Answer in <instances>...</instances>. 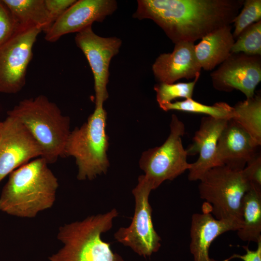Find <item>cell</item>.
I'll return each instance as SVG.
<instances>
[{"mask_svg": "<svg viewBox=\"0 0 261 261\" xmlns=\"http://www.w3.org/2000/svg\"><path fill=\"white\" fill-rule=\"evenodd\" d=\"M243 0H139L133 17L153 20L176 44L194 42L230 25Z\"/></svg>", "mask_w": 261, "mask_h": 261, "instance_id": "1", "label": "cell"}, {"mask_svg": "<svg viewBox=\"0 0 261 261\" xmlns=\"http://www.w3.org/2000/svg\"><path fill=\"white\" fill-rule=\"evenodd\" d=\"M76 1L75 0H44L45 7L51 16L53 24Z\"/></svg>", "mask_w": 261, "mask_h": 261, "instance_id": "28", "label": "cell"}, {"mask_svg": "<svg viewBox=\"0 0 261 261\" xmlns=\"http://www.w3.org/2000/svg\"><path fill=\"white\" fill-rule=\"evenodd\" d=\"M42 157L9 174L0 196V211L11 216L33 218L52 207L58 180Z\"/></svg>", "mask_w": 261, "mask_h": 261, "instance_id": "2", "label": "cell"}, {"mask_svg": "<svg viewBox=\"0 0 261 261\" xmlns=\"http://www.w3.org/2000/svg\"><path fill=\"white\" fill-rule=\"evenodd\" d=\"M114 208L105 214L87 217L81 221L65 224L58 229V239L63 246L49 257L50 261H124L102 239L113 226L118 216Z\"/></svg>", "mask_w": 261, "mask_h": 261, "instance_id": "4", "label": "cell"}, {"mask_svg": "<svg viewBox=\"0 0 261 261\" xmlns=\"http://www.w3.org/2000/svg\"><path fill=\"white\" fill-rule=\"evenodd\" d=\"M152 190L144 175L139 176L137 185L132 191L135 210L131 222L128 227L120 228L114 234L118 242L145 257L157 252L161 246V238L153 226L152 209L149 202Z\"/></svg>", "mask_w": 261, "mask_h": 261, "instance_id": "8", "label": "cell"}, {"mask_svg": "<svg viewBox=\"0 0 261 261\" xmlns=\"http://www.w3.org/2000/svg\"><path fill=\"white\" fill-rule=\"evenodd\" d=\"M194 45L193 42H179L171 53L160 55L152 65L156 79L160 83L172 84L200 75L202 68L195 57Z\"/></svg>", "mask_w": 261, "mask_h": 261, "instance_id": "15", "label": "cell"}, {"mask_svg": "<svg viewBox=\"0 0 261 261\" xmlns=\"http://www.w3.org/2000/svg\"><path fill=\"white\" fill-rule=\"evenodd\" d=\"M117 7L115 0H76L44 33V38L53 43L65 34L77 33L94 22H102Z\"/></svg>", "mask_w": 261, "mask_h": 261, "instance_id": "13", "label": "cell"}, {"mask_svg": "<svg viewBox=\"0 0 261 261\" xmlns=\"http://www.w3.org/2000/svg\"><path fill=\"white\" fill-rule=\"evenodd\" d=\"M243 169L244 175L252 185L261 189V157L256 154Z\"/></svg>", "mask_w": 261, "mask_h": 261, "instance_id": "27", "label": "cell"}, {"mask_svg": "<svg viewBox=\"0 0 261 261\" xmlns=\"http://www.w3.org/2000/svg\"><path fill=\"white\" fill-rule=\"evenodd\" d=\"M243 8L234 18V30L232 33L234 38L248 26L261 20V0H246L244 1Z\"/></svg>", "mask_w": 261, "mask_h": 261, "instance_id": "25", "label": "cell"}, {"mask_svg": "<svg viewBox=\"0 0 261 261\" xmlns=\"http://www.w3.org/2000/svg\"><path fill=\"white\" fill-rule=\"evenodd\" d=\"M257 248L252 250L249 249L247 246H243L246 251L244 255L233 254L224 261H230L233 259H240L243 261H261V239L257 242Z\"/></svg>", "mask_w": 261, "mask_h": 261, "instance_id": "29", "label": "cell"}, {"mask_svg": "<svg viewBox=\"0 0 261 261\" xmlns=\"http://www.w3.org/2000/svg\"><path fill=\"white\" fill-rule=\"evenodd\" d=\"M233 108L232 119L238 123L259 146L261 144V98H252L237 103Z\"/></svg>", "mask_w": 261, "mask_h": 261, "instance_id": "21", "label": "cell"}, {"mask_svg": "<svg viewBox=\"0 0 261 261\" xmlns=\"http://www.w3.org/2000/svg\"><path fill=\"white\" fill-rule=\"evenodd\" d=\"M258 146L243 128L232 119H230L218 142V165H225L232 169L242 170L256 155Z\"/></svg>", "mask_w": 261, "mask_h": 261, "instance_id": "16", "label": "cell"}, {"mask_svg": "<svg viewBox=\"0 0 261 261\" xmlns=\"http://www.w3.org/2000/svg\"><path fill=\"white\" fill-rule=\"evenodd\" d=\"M18 24L3 0H0V46L8 40Z\"/></svg>", "mask_w": 261, "mask_h": 261, "instance_id": "26", "label": "cell"}, {"mask_svg": "<svg viewBox=\"0 0 261 261\" xmlns=\"http://www.w3.org/2000/svg\"><path fill=\"white\" fill-rule=\"evenodd\" d=\"M237 39L232 47L231 53L261 56V20L246 28Z\"/></svg>", "mask_w": 261, "mask_h": 261, "instance_id": "23", "label": "cell"}, {"mask_svg": "<svg viewBox=\"0 0 261 261\" xmlns=\"http://www.w3.org/2000/svg\"><path fill=\"white\" fill-rule=\"evenodd\" d=\"M199 77L200 75L196 76L193 81L188 83H160L155 85L154 89L159 106L170 103L178 98L192 99L194 88Z\"/></svg>", "mask_w": 261, "mask_h": 261, "instance_id": "24", "label": "cell"}, {"mask_svg": "<svg viewBox=\"0 0 261 261\" xmlns=\"http://www.w3.org/2000/svg\"><path fill=\"white\" fill-rule=\"evenodd\" d=\"M8 115L16 117L41 146L42 158L48 164L65 157L64 150L70 130V119L45 96L21 101Z\"/></svg>", "mask_w": 261, "mask_h": 261, "instance_id": "3", "label": "cell"}, {"mask_svg": "<svg viewBox=\"0 0 261 261\" xmlns=\"http://www.w3.org/2000/svg\"><path fill=\"white\" fill-rule=\"evenodd\" d=\"M241 225L237 222L216 219L208 211L195 213L191 217L189 249L194 261H219L209 256V248L218 236L230 231H237Z\"/></svg>", "mask_w": 261, "mask_h": 261, "instance_id": "17", "label": "cell"}, {"mask_svg": "<svg viewBox=\"0 0 261 261\" xmlns=\"http://www.w3.org/2000/svg\"><path fill=\"white\" fill-rule=\"evenodd\" d=\"M232 27L227 25L208 33L194 45L196 58L201 68L211 70L231 54L234 43Z\"/></svg>", "mask_w": 261, "mask_h": 261, "instance_id": "18", "label": "cell"}, {"mask_svg": "<svg viewBox=\"0 0 261 261\" xmlns=\"http://www.w3.org/2000/svg\"><path fill=\"white\" fill-rule=\"evenodd\" d=\"M165 111L176 110L179 111L202 114L216 118L231 119L233 116V108L227 103L219 102L213 105L202 104L188 99L182 101H176L160 106Z\"/></svg>", "mask_w": 261, "mask_h": 261, "instance_id": "22", "label": "cell"}, {"mask_svg": "<svg viewBox=\"0 0 261 261\" xmlns=\"http://www.w3.org/2000/svg\"><path fill=\"white\" fill-rule=\"evenodd\" d=\"M211 76L216 89L225 92L237 89L246 99L251 98L261 80V56L231 53Z\"/></svg>", "mask_w": 261, "mask_h": 261, "instance_id": "12", "label": "cell"}, {"mask_svg": "<svg viewBox=\"0 0 261 261\" xmlns=\"http://www.w3.org/2000/svg\"><path fill=\"white\" fill-rule=\"evenodd\" d=\"M1 126V122H0V131Z\"/></svg>", "mask_w": 261, "mask_h": 261, "instance_id": "30", "label": "cell"}, {"mask_svg": "<svg viewBox=\"0 0 261 261\" xmlns=\"http://www.w3.org/2000/svg\"><path fill=\"white\" fill-rule=\"evenodd\" d=\"M42 29L35 26H18L11 37L0 46V92L15 94L26 84L33 47Z\"/></svg>", "mask_w": 261, "mask_h": 261, "instance_id": "9", "label": "cell"}, {"mask_svg": "<svg viewBox=\"0 0 261 261\" xmlns=\"http://www.w3.org/2000/svg\"><path fill=\"white\" fill-rule=\"evenodd\" d=\"M18 26H35L45 33L52 25L44 0H3Z\"/></svg>", "mask_w": 261, "mask_h": 261, "instance_id": "20", "label": "cell"}, {"mask_svg": "<svg viewBox=\"0 0 261 261\" xmlns=\"http://www.w3.org/2000/svg\"><path fill=\"white\" fill-rule=\"evenodd\" d=\"M106 118L107 113L103 106L95 107L87 121L75 128L69 135L64 155L74 158L79 180H91L107 172L110 164Z\"/></svg>", "mask_w": 261, "mask_h": 261, "instance_id": "5", "label": "cell"}, {"mask_svg": "<svg viewBox=\"0 0 261 261\" xmlns=\"http://www.w3.org/2000/svg\"><path fill=\"white\" fill-rule=\"evenodd\" d=\"M228 120L208 116L202 118L192 143L186 149L188 156L199 154L188 170L189 181H200L209 170L218 166L216 159L218 142Z\"/></svg>", "mask_w": 261, "mask_h": 261, "instance_id": "14", "label": "cell"}, {"mask_svg": "<svg viewBox=\"0 0 261 261\" xmlns=\"http://www.w3.org/2000/svg\"><path fill=\"white\" fill-rule=\"evenodd\" d=\"M170 128L164 143L145 151L139 160V166L152 190L166 180H173L191 166L187 161V152L182 144L185 125L174 114L172 116Z\"/></svg>", "mask_w": 261, "mask_h": 261, "instance_id": "7", "label": "cell"}, {"mask_svg": "<svg viewBox=\"0 0 261 261\" xmlns=\"http://www.w3.org/2000/svg\"><path fill=\"white\" fill-rule=\"evenodd\" d=\"M75 42L85 55L93 73L95 107H102L109 96L107 86L110 61L119 52L122 41L116 37L100 36L90 25L76 33Z\"/></svg>", "mask_w": 261, "mask_h": 261, "instance_id": "10", "label": "cell"}, {"mask_svg": "<svg viewBox=\"0 0 261 261\" xmlns=\"http://www.w3.org/2000/svg\"><path fill=\"white\" fill-rule=\"evenodd\" d=\"M251 185V184H250ZM242 227L237 231L243 241L261 239V189L251 185L241 201Z\"/></svg>", "mask_w": 261, "mask_h": 261, "instance_id": "19", "label": "cell"}, {"mask_svg": "<svg viewBox=\"0 0 261 261\" xmlns=\"http://www.w3.org/2000/svg\"><path fill=\"white\" fill-rule=\"evenodd\" d=\"M42 150L30 133L16 117L8 115L0 131V182L7 175L35 158Z\"/></svg>", "mask_w": 261, "mask_h": 261, "instance_id": "11", "label": "cell"}, {"mask_svg": "<svg viewBox=\"0 0 261 261\" xmlns=\"http://www.w3.org/2000/svg\"><path fill=\"white\" fill-rule=\"evenodd\" d=\"M242 170L225 165L214 167L200 180L198 187L200 198L207 204L204 210L216 219L235 221L241 227V201L251 186Z\"/></svg>", "mask_w": 261, "mask_h": 261, "instance_id": "6", "label": "cell"}]
</instances>
